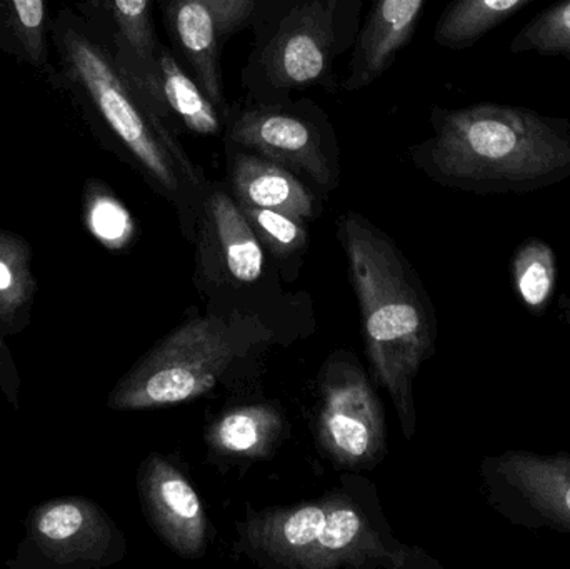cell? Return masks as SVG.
Here are the masks:
<instances>
[{
  "label": "cell",
  "mask_w": 570,
  "mask_h": 569,
  "mask_svg": "<svg viewBox=\"0 0 570 569\" xmlns=\"http://www.w3.org/2000/svg\"><path fill=\"white\" fill-rule=\"evenodd\" d=\"M52 69L46 79L62 92L106 149L129 164L184 217L196 216L207 180L174 130L119 69L112 53L69 6L53 16Z\"/></svg>",
  "instance_id": "obj_1"
},
{
  "label": "cell",
  "mask_w": 570,
  "mask_h": 569,
  "mask_svg": "<svg viewBox=\"0 0 570 569\" xmlns=\"http://www.w3.org/2000/svg\"><path fill=\"white\" fill-rule=\"evenodd\" d=\"M431 126L434 134L409 154L439 183L474 190L531 189L570 174V120L524 107L475 104L434 107Z\"/></svg>",
  "instance_id": "obj_2"
},
{
  "label": "cell",
  "mask_w": 570,
  "mask_h": 569,
  "mask_svg": "<svg viewBox=\"0 0 570 569\" xmlns=\"http://www.w3.org/2000/svg\"><path fill=\"white\" fill-rule=\"evenodd\" d=\"M338 234L364 316L365 343L379 381L387 387L407 438L414 433L412 380L431 346L417 290L397 247L358 214H345Z\"/></svg>",
  "instance_id": "obj_3"
},
{
  "label": "cell",
  "mask_w": 570,
  "mask_h": 569,
  "mask_svg": "<svg viewBox=\"0 0 570 569\" xmlns=\"http://www.w3.org/2000/svg\"><path fill=\"white\" fill-rule=\"evenodd\" d=\"M362 0H261L243 86L256 104L311 87L337 89L335 60L354 47Z\"/></svg>",
  "instance_id": "obj_4"
},
{
  "label": "cell",
  "mask_w": 570,
  "mask_h": 569,
  "mask_svg": "<svg viewBox=\"0 0 570 569\" xmlns=\"http://www.w3.org/2000/svg\"><path fill=\"white\" fill-rule=\"evenodd\" d=\"M250 557L292 569L401 568L407 550L391 547L347 498L273 510L240 527Z\"/></svg>",
  "instance_id": "obj_5"
},
{
  "label": "cell",
  "mask_w": 570,
  "mask_h": 569,
  "mask_svg": "<svg viewBox=\"0 0 570 569\" xmlns=\"http://www.w3.org/2000/svg\"><path fill=\"white\" fill-rule=\"evenodd\" d=\"M233 360L224 324L197 317L174 331L114 387L109 408L153 410L183 403L213 390Z\"/></svg>",
  "instance_id": "obj_6"
},
{
  "label": "cell",
  "mask_w": 570,
  "mask_h": 569,
  "mask_svg": "<svg viewBox=\"0 0 570 569\" xmlns=\"http://www.w3.org/2000/svg\"><path fill=\"white\" fill-rule=\"evenodd\" d=\"M224 139L230 146L283 164L321 190L334 189L341 177V150L334 127L312 100L256 104L234 116L229 114Z\"/></svg>",
  "instance_id": "obj_7"
},
{
  "label": "cell",
  "mask_w": 570,
  "mask_h": 569,
  "mask_svg": "<svg viewBox=\"0 0 570 569\" xmlns=\"http://www.w3.org/2000/svg\"><path fill=\"white\" fill-rule=\"evenodd\" d=\"M126 541L109 514L86 498L33 507L12 568H106L122 560Z\"/></svg>",
  "instance_id": "obj_8"
},
{
  "label": "cell",
  "mask_w": 570,
  "mask_h": 569,
  "mask_svg": "<svg viewBox=\"0 0 570 569\" xmlns=\"http://www.w3.org/2000/svg\"><path fill=\"white\" fill-rule=\"evenodd\" d=\"M87 26L112 53L119 69L170 122L157 82V56L163 43L153 19V0H69Z\"/></svg>",
  "instance_id": "obj_9"
},
{
  "label": "cell",
  "mask_w": 570,
  "mask_h": 569,
  "mask_svg": "<svg viewBox=\"0 0 570 569\" xmlns=\"http://www.w3.org/2000/svg\"><path fill=\"white\" fill-rule=\"evenodd\" d=\"M321 436L342 463H368L384 450V420L357 367L331 373L324 386Z\"/></svg>",
  "instance_id": "obj_10"
},
{
  "label": "cell",
  "mask_w": 570,
  "mask_h": 569,
  "mask_svg": "<svg viewBox=\"0 0 570 569\" xmlns=\"http://www.w3.org/2000/svg\"><path fill=\"white\" fill-rule=\"evenodd\" d=\"M139 493L149 523L184 558H196L206 547L207 520L196 490L177 468L159 454L144 461Z\"/></svg>",
  "instance_id": "obj_11"
},
{
  "label": "cell",
  "mask_w": 570,
  "mask_h": 569,
  "mask_svg": "<svg viewBox=\"0 0 570 569\" xmlns=\"http://www.w3.org/2000/svg\"><path fill=\"white\" fill-rule=\"evenodd\" d=\"M425 0H375L352 47L347 76L341 87L348 92L379 79L411 42Z\"/></svg>",
  "instance_id": "obj_12"
},
{
  "label": "cell",
  "mask_w": 570,
  "mask_h": 569,
  "mask_svg": "<svg viewBox=\"0 0 570 569\" xmlns=\"http://www.w3.org/2000/svg\"><path fill=\"white\" fill-rule=\"evenodd\" d=\"M230 194L239 206L279 210L295 219H312L317 200L307 183L276 160L226 144Z\"/></svg>",
  "instance_id": "obj_13"
},
{
  "label": "cell",
  "mask_w": 570,
  "mask_h": 569,
  "mask_svg": "<svg viewBox=\"0 0 570 569\" xmlns=\"http://www.w3.org/2000/svg\"><path fill=\"white\" fill-rule=\"evenodd\" d=\"M30 263V244L12 230L0 229V387L16 408L20 380L3 336L22 333L29 326L37 293Z\"/></svg>",
  "instance_id": "obj_14"
},
{
  "label": "cell",
  "mask_w": 570,
  "mask_h": 569,
  "mask_svg": "<svg viewBox=\"0 0 570 569\" xmlns=\"http://www.w3.org/2000/svg\"><path fill=\"white\" fill-rule=\"evenodd\" d=\"M163 7L170 36L193 69L194 79L229 117L220 67L223 37L213 10L204 0H163Z\"/></svg>",
  "instance_id": "obj_15"
},
{
  "label": "cell",
  "mask_w": 570,
  "mask_h": 569,
  "mask_svg": "<svg viewBox=\"0 0 570 569\" xmlns=\"http://www.w3.org/2000/svg\"><path fill=\"white\" fill-rule=\"evenodd\" d=\"M50 0H0V50L43 77L52 69Z\"/></svg>",
  "instance_id": "obj_16"
},
{
  "label": "cell",
  "mask_w": 570,
  "mask_h": 569,
  "mask_svg": "<svg viewBox=\"0 0 570 569\" xmlns=\"http://www.w3.org/2000/svg\"><path fill=\"white\" fill-rule=\"evenodd\" d=\"M200 209L223 246L230 274L240 283L259 279L263 274V247L236 199L223 187H210Z\"/></svg>",
  "instance_id": "obj_17"
},
{
  "label": "cell",
  "mask_w": 570,
  "mask_h": 569,
  "mask_svg": "<svg viewBox=\"0 0 570 569\" xmlns=\"http://www.w3.org/2000/svg\"><path fill=\"white\" fill-rule=\"evenodd\" d=\"M157 82L164 106L174 120H179L189 133L197 136H224L226 114L207 97L199 82L184 70L169 47L160 46Z\"/></svg>",
  "instance_id": "obj_18"
},
{
  "label": "cell",
  "mask_w": 570,
  "mask_h": 569,
  "mask_svg": "<svg viewBox=\"0 0 570 569\" xmlns=\"http://www.w3.org/2000/svg\"><path fill=\"white\" fill-rule=\"evenodd\" d=\"M529 2L531 0H452L435 26L434 40L448 49H468Z\"/></svg>",
  "instance_id": "obj_19"
},
{
  "label": "cell",
  "mask_w": 570,
  "mask_h": 569,
  "mask_svg": "<svg viewBox=\"0 0 570 569\" xmlns=\"http://www.w3.org/2000/svg\"><path fill=\"white\" fill-rule=\"evenodd\" d=\"M277 420L264 408H244L226 414L214 428L213 440L219 450L234 454H261L273 441Z\"/></svg>",
  "instance_id": "obj_20"
},
{
  "label": "cell",
  "mask_w": 570,
  "mask_h": 569,
  "mask_svg": "<svg viewBox=\"0 0 570 569\" xmlns=\"http://www.w3.org/2000/svg\"><path fill=\"white\" fill-rule=\"evenodd\" d=\"M511 50L562 56L570 60V0H561L525 23L512 40Z\"/></svg>",
  "instance_id": "obj_21"
},
{
  "label": "cell",
  "mask_w": 570,
  "mask_h": 569,
  "mask_svg": "<svg viewBox=\"0 0 570 569\" xmlns=\"http://www.w3.org/2000/svg\"><path fill=\"white\" fill-rule=\"evenodd\" d=\"M86 220L90 233L109 247L120 246L130 230V219L124 207L102 190L87 193Z\"/></svg>",
  "instance_id": "obj_22"
},
{
  "label": "cell",
  "mask_w": 570,
  "mask_h": 569,
  "mask_svg": "<svg viewBox=\"0 0 570 569\" xmlns=\"http://www.w3.org/2000/svg\"><path fill=\"white\" fill-rule=\"evenodd\" d=\"M239 207L254 230L264 234L269 243H274L283 249H292L304 241L305 230L302 227L301 219H295V217L287 216V214L279 213V210L263 209V207Z\"/></svg>",
  "instance_id": "obj_23"
},
{
  "label": "cell",
  "mask_w": 570,
  "mask_h": 569,
  "mask_svg": "<svg viewBox=\"0 0 570 569\" xmlns=\"http://www.w3.org/2000/svg\"><path fill=\"white\" fill-rule=\"evenodd\" d=\"M528 259L522 263L518 284L521 296L529 306H541L552 290V264L546 259L548 251H529Z\"/></svg>",
  "instance_id": "obj_24"
},
{
  "label": "cell",
  "mask_w": 570,
  "mask_h": 569,
  "mask_svg": "<svg viewBox=\"0 0 570 569\" xmlns=\"http://www.w3.org/2000/svg\"><path fill=\"white\" fill-rule=\"evenodd\" d=\"M204 2L213 10L224 40L250 27L261 0H204Z\"/></svg>",
  "instance_id": "obj_25"
},
{
  "label": "cell",
  "mask_w": 570,
  "mask_h": 569,
  "mask_svg": "<svg viewBox=\"0 0 570 569\" xmlns=\"http://www.w3.org/2000/svg\"><path fill=\"white\" fill-rule=\"evenodd\" d=\"M562 507H564L566 513L570 514V487L564 493V500H562Z\"/></svg>",
  "instance_id": "obj_26"
}]
</instances>
